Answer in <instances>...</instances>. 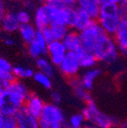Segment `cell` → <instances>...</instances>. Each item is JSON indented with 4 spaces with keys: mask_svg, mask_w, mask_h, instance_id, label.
Listing matches in <instances>:
<instances>
[{
    "mask_svg": "<svg viewBox=\"0 0 127 128\" xmlns=\"http://www.w3.org/2000/svg\"><path fill=\"white\" fill-rule=\"evenodd\" d=\"M6 99L0 110L4 116H14L19 110L23 108L30 91L27 86L20 80H14L4 88Z\"/></svg>",
    "mask_w": 127,
    "mask_h": 128,
    "instance_id": "1",
    "label": "cell"
},
{
    "mask_svg": "<svg viewBox=\"0 0 127 128\" xmlns=\"http://www.w3.org/2000/svg\"><path fill=\"white\" fill-rule=\"evenodd\" d=\"M121 20V9L118 4L103 2L100 4L97 22L106 34L113 36Z\"/></svg>",
    "mask_w": 127,
    "mask_h": 128,
    "instance_id": "2",
    "label": "cell"
},
{
    "mask_svg": "<svg viewBox=\"0 0 127 128\" xmlns=\"http://www.w3.org/2000/svg\"><path fill=\"white\" fill-rule=\"evenodd\" d=\"M40 128H68L65 113L59 105L46 103L38 118Z\"/></svg>",
    "mask_w": 127,
    "mask_h": 128,
    "instance_id": "3",
    "label": "cell"
},
{
    "mask_svg": "<svg viewBox=\"0 0 127 128\" xmlns=\"http://www.w3.org/2000/svg\"><path fill=\"white\" fill-rule=\"evenodd\" d=\"M86 122L98 128H112L117 124L116 118L101 111L92 100L88 102L81 112Z\"/></svg>",
    "mask_w": 127,
    "mask_h": 128,
    "instance_id": "4",
    "label": "cell"
},
{
    "mask_svg": "<svg viewBox=\"0 0 127 128\" xmlns=\"http://www.w3.org/2000/svg\"><path fill=\"white\" fill-rule=\"evenodd\" d=\"M92 54H94L100 62L111 64L118 59L119 51L113 36L105 34L95 44Z\"/></svg>",
    "mask_w": 127,
    "mask_h": 128,
    "instance_id": "5",
    "label": "cell"
},
{
    "mask_svg": "<svg viewBox=\"0 0 127 128\" xmlns=\"http://www.w3.org/2000/svg\"><path fill=\"white\" fill-rule=\"evenodd\" d=\"M105 34V31L102 30L97 20H94L87 28L79 33L82 48L87 52H92L95 44Z\"/></svg>",
    "mask_w": 127,
    "mask_h": 128,
    "instance_id": "6",
    "label": "cell"
},
{
    "mask_svg": "<svg viewBox=\"0 0 127 128\" xmlns=\"http://www.w3.org/2000/svg\"><path fill=\"white\" fill-rule=\"evenodd\" d=\"M80 68L81 66H80L79 59L74 52H68L59 66L60 73L70 79L78 76Z\"/></svg>",
    "mask_w": 127,
    "mask_h": 128,
    "instance_id": "7",
    "label": "cell"
},
{
    "mask_svg": "<svg viewBox=\"0 0 127 128\" xmlns=\"http://www.w3.org/2000/svg\"><path fill=\"white\" fill-rule=\"evenodd\" d=\"M94 22V20L87 12H86L80 8H73L71 22H70V27L74 31L80 33L86 28H87Z\"/></svg>",
    "mask_w": 127,
    "mask_h": 128,
    "instance_id": "8",
    "label": "cell"
},
{
    "mask_svg": "<svg viewBox=\"0 0 127 128\" xmlns=\"http://www.w3.org/2000/svg\"><path fill=\"white\" fill-rule=\"evenodd\" d=\"M48 43L46 41L41 32L38 30L35 39L27 44V50L30 56L33 59H38L46 54Z\"/></svg>",
    "mask_w": 127,
    "mask_h": 128,
    "instance_id": "9",
    "label": "cell"
},
{
    "mask_svg": "<svg viewBox=\"0 0 127 128\" xmlns=\"http://www.w3.org/2000/svg\"><path fill=\"white\" fill-rule=\"evenodd\" d=\"M67 52V49L62 41H52L47 44L46 54L49 55L50 60L54 66H60Z\"/></svg>",
    "mask_w": 127,
    "mask_h": 128,
    "instance_id": "10",
    "label": "cell"
},
{
    "mask_svg": "<svg viewBox=\"0 0 127 128\" xmlns=\"http://www.w3.org/2000/svg\"><path fill=\"white\" fill-rule=\"evenodd\" d=\"M48 10H49L50 18H51L52 24H59V25L70 27V22H71L73 8L63 7L60 8V9L48 8Z\"/></svg>",
    "mask_w": 127,
    "mask_h": 128,
    "instance_id": "11",
    "label": "cell"
},
{
    "mask_svg": "<svg viewBox=\"0 0 127 128\" xmlns=\"http://www.w3.org/2000/svg\"><path fill=\"white\" fill-rule=\"evenodd\" d=\"M118 51L127 55V19L123 18L113 36Z\"/></svg>",
    "mask_w": 127,
    "mask_h": 128,
    "instance_id": "12",
    "label": "cell"
},
{
    "mask_svg": "<svg viewBox=\"0 0 127 128\" xmlns=\"http://www.w3.org/2000/svg\"><path fill=\"white\" fill-rule=\"evenodd\" d=\"M33 22L34 26L36 27L38 30H41L44 28H47L52 24L49 10L44 4H41L35 9L33 15Z\"/></svg>",
    "mask_w": 127,
    "mask_h": 128,
    "instance_id": "13",
    "label": "cell"
},
{
    "mask_svg": "<svg viewBox=\"0 0 127 128\" xmlns=\"http://www.w3.org/2000/svg\"><path fill=\"white\" fill-rule=\"evenodd\" d=\"M44 102L41 97L36 94H31L27 99L24 108L31 116L38 118L41 115L43 108L44 107Z\"/></svg>",
    "mask_w": 127,
    "mask_h": 128,
    "instance_id": "14",
    "label": "cell"
},
{
    "mask_svg": "<svg viewBox=\"0 0 127 128\" xmlns=\"http://www.w3.org/2000/svg\"><path fill=\"white\" fill-rule=\"evenodd\" d=\"M15 118L18 123V128H40L38 118L31 116L24 107L18 110Z\"/></svg>",
    "mask_w": 127,
    "mask_h": 128,
    "instance_id": "15",
    "label": "cell"
},
{
    "mask_svg": "<svg viewBox=\"0 0 127 128\" xmlns=\"http://www.w3.org/2000/svg\"><path fill=\"white\" fill-rule=\"evenodd\" d=\"M70 86H71L72 90H73L74 94H75L76 97L78 100L86 102V103H87L88 102L92 100L89 91L86 90V88H84V86L82 84L81 79L78 78V76L70 78Z\"/></svg>",
    "mask_w": 127,
    "mask_h": 128,
    "instance_id": "16",
    "label": "cell"
},
{
    "mask_svg": "<svg viewBox=\"0 0 127 128\" xmlns=\"http://www.w3.org/2000/svg\"><path fill=\"white\" fill-rule=\"evenodd\" d=\"M20 26V23L19 22L18 19H17L16 12H6L0 28H2V30L4 32L11 34V33H14V32L18 31Z\"/></svg>",
    "mask_w": 127,
    "mask_h": 128,
    "instance_id": "17",
    "label": "cell"
},
{
    "mask_svg": "<svg viewBox=\"0 0 127 128\" xmlns=\"http://www.w3.org/2000/svg\"><path fill=\"white\" fill-rule=\"evenodd\" d=\"M100 3L97 0H76L78 8L87 12L94 20H97L100 12Z\"/></svg>",
    "mask_w": 127,
    "mask_h": 128,
    "instance_id": "18",
    "label": "cell"
},
{
    "mask_svg": "<svg viewBox=\"0 0 127 128\" xmlns=\"http://www.w3.org/2000/svg\"><path fill=\"white\" fill-rule=\"evenodd\" d=\"M62 42L64 44L68 52H76L79 48L82 47L79 33L74 31V30L68 32L67 35L62 40Z\"/></svg>",
    "mask_w": 127,
    "mask_h": 128,
    "instance_id": "19",
    "label": "cell"
},
{
    "mask_svg": "<svg viewBox=\"0 0 127 128\" xmlns=\"http://www.w3.org/2000/svg\"><path fill=\"white\" fill-rule=\"evenodd\" d=\"M76 54L78 55V59H79L81 68H86V70H90V68H95L98 60L94 56V54L84 50L83 48L81 47L76 52Z\"/></svg>",
    "mask_w": 127,
    "mask_h": 128,
    "instance_id": "20",
    "label": "cell"
},
{
    "mask_svg": "<svg viewBox=\"0 0 127 128\" xmlns=\"http://www.w3.org/2000/svg\"><path fill=\"white\" fill-rule=\"evenodd\" d=\"M101 75V70L99 68H92L90 70H86L84 72L82 76L80 78L82 84L86 90L90 91L92 89L96 79Z\"/></svg>",
    "mask_w": 127,
    "mask_h": 128,
    "instance_id": "21",
    "label": "cell"
},
{
    "mask_svg": "<svg viewBox=\"0 0 127 128\" xmlns=\"http://www.w3.org/2000/svg\"><path fill=\"white\" fill-rule=\"evenodd\" d=\"M12 68L14 67L9 60L0 57V78L6 86L15 80V76L12 73Z\"/></svg>",
    "mask_w": 127,
    "mask_h": 128,
    "instance_id": "22",
    "label": "cell"
},
{
    "mask_svg": "<svg viewBox=\"0 0 127 128\" xmlns=\"http://www.w3.org/2000/svg\"><path fill=\"white\" fill-rule=\"evenodd\" d=\"M38 30L34 26V24L28 23V24H22L19 28V34L22 39L23 40V42L25 44H28L31 43L36 36Z\"/></svg>",
    "mask_w": 127,
    "mask_h": 128,
    "instance_id": "23",
    "label": "cell"
},
{
    "mask_svg": "<svg viewBox=\"0 0 127 128\" xmlns=\"http://www.w3.org/2000/svg\"><path fill=\"white\" fill-rule=\"evenodd\" d=\"M36 64L38 68V71L42 72L43 74L47 75L50 78H52L54 75V72H55V68L54 67L55 66L52 63V62L49 59L42 56L40 58L36 59Z\"/></svg>",
    "mask_w": 127,
    "mask_h": 128,
    "instance_id": "24",
    "label": "cell"
},
{
    "mask_svg": "<svg viewBox=\"0 0 127 128\" xmlns=\"http://www.w3.org/2000/svg\"><path fill=\"white\" fill-rule=\"evenodd\" d=\"M12 73L15 78L22 81L23 79H28V78H33L35 72L31 68H28V67L15 66L12 68Z\"/></svg>",
    "mask_w": 127,
    "mask_h": 128,
    "instance_id": "25",
    "label": "cell"
},
{
    "mask_svg": "<svg viewBox=\"0 0 127 128\" xmlns=\"http://www.w3.org/2000/svg\"><path fill=\"white\" fill-rule=\"evenodd\" d=\"M50 30L52 32L54 41H62L64 38V36L67 35L68 32L70 31L68 27L59 25V24H51Z\"/></svg>",
    "mask_w": 127,
    "mask_h": 128,
    "instance_id": "26",
    "label": "cell"
},
{
    "mask_svg": "<svg viewBox=\"0 0 127 128\" xmlns=\"http://www.w3.org/2000/svg\"><path fill=\"white\" fill-rule=\"evenodd\" d=\"M33 79L38 83L39 86H41L42 87L46 88V89H51L52 87V78L48 76L47 75L43 74L40 71H36L34 73Z\"/></svg>",
    "mask_w": 127,
    "mask_h": 128,
    "instance_id": "27",
    "label": "cell"
},
{
    "mask_svg": "<svg viewBox=\"0 0 127 128\" xmlns=\"http://www.w3.org/2000/svg\"><path fill=\"white\" fill-rule=\"evenodd\" d=\"M86 124V119L82 113H75L68 120V126L71 128H83Z\"/></svg>",
    "mask_w": 127,
    "mask_h": 128,
    "instance_id": "28",
    "label": "cell"
},
{
    "mask_svg": "<svg viewBox=\"0 0 127 128\" xmlns=\"http://www.w3.org/2000/svg\"><path fill=\"white\" fill-rule=\"evenodd\" d=\"M16 16H17V19H18L20 25H22V24L30 23V22H31V20H32L31 14H30V11L26 10V9L19 10L18 12H16Z\"/></svg>",
    "mask_w": 127,
    "mask_h": 128,
    "instance_id": "29",
    "label": "cell"
},
{
    "mask_svg": "<svg viewBox=\"0 0 127 128\" xmlns=\"http://www.w3.org/2000/svg\"><path fill=\"white\" fill-rule=\"evenodd\" d=\"M43 4L47 6L48 8H51V9H60V8L67 7L64 6L60 0H46Z\"/></svg>",
    "mask_w": 127,
    "mask_h": 128,
    "instance_id": "30",
    "label": "cell"
},
{
    "mask_svg": "<svg viewBox=\"0 0 127 128\" xmlns=\"http://www.w3.org/2000/svg\"><path fill=\"white\" fill-rule=\"evenodd\" d=\"M3 128H18V123L14 116H6Z\"/></svg>",
    "mask_w": 127,
    "mask_h": 128,
    "instance_id": "31",
    "label": "cell"
},
{
    "mask_svg": "<svg viewBox=\"0 0 127 128\" xmlns=\"http://www.w3.org/2000/svg\"><path fill=\"white\" fill-rule=\"evenodd\" d=\"M39 31L41 32V34L43 35L44 38L46 39V41L48 43V44L54 41V38H52V32H51V30H50V26H49V27H47V28H43V30H39Z\"/></svg>",
    "mask_w": 127,
    "mask_h": 128,
    "instance_id": "32",
    "label": "cell"
},
{
    "mask_svg": "<svg viewBox=\"0 0 127 128\" xmlns=\"http://www.w3.org/2000/svg\"><path fill=\"white\" fill-rule=\"evenodd\" d=\"M51 100H52V103L56 104V105H59V104L62 102V97L60 95V92H52L51 94Z\"/></svg>",
    "mask_w": 127,
    "mask_h": 128,
    "instance_id": "33",
    "label": "cell"
},
{
    "mask_svg": "<svg viewBox=\"0 0 127 128\" xmlns=\"http://www.w3.org/2000/svg\"><path fill=\"white\" fill-rule=\"evenodd\" d=\"M6 14V11L4 3L3 2V0H0V27H1V23H2V20L4 19Z\"/></svg>",
    "mask_w": 127,
    "mask_h": 128,
    "instance_id": "34",
    "label": "cell"
},
{
    "mask_svg": "<svg viewBox=\"0 0 127 128\" xmlns=\"http://www.w3.org/2000/svg\"><path fill=\"white\" fill-rule=\"evenodd\" d=\"M60 1L67 7L74 8V6H76V0H60Z\"/></svg>",
    "mask_w": 127,
    "mask_h": 128,
    "instance_id": "35",
    "label": "cell"
},
{
    "mask_svg": "<svg viewBox=\"0 0 127 128\" xmlns=\"http://www.w3.org/2000/svg\"><path fill=\"white\" fill-rule=\"evenodd\" d=\"M25 6H26V10H35V3L33 2V0H27Z\"/></svg>",
    "mask_w": 127,
    "mask_h": 128,
    "instance_id": "36",
    "label": "cell"
},
{
    "mask_svg": "<svg viewBox=\"0 0 127 128\" xmlns=\"http://www.w3.org/2000/svg\"><path fill=\"white\" fill-rule=\"evenodd\" d=\"M120 9H121L122 19L123 18L127 19V4H121L120 6Z\"/></svg>",
    "mask_w": 127,
    "mask_h": 128,
    "instance_id": "37",
    "label": "cell"
},
{
    "mask_svg": "<svg viewBox=\"0 0 127 128\" xmlns=\"http://www.w3.org/2000/svg\"><path fill=\"white\" fill-rule=\"evenodd\" d=\"M4 43L6 44V46H14V40L12 39L11 36H6V38H4Z\"/></svg>",
    "mask_w": 127,
    "mask_h": 128,
    "instance_id": "38",
    "label": "cell"
},
{
    "mask_svg": "<svg viewBox=\"0 0 127 128\" xmlns=\"http://www.w3.org/2000/svg\"><path fill=\"white\" fill-rule=\"evenodd\" d=\"M4 99H6V94H4V89L0 88V107L2 106L4 102Z\"/></svg>",
    "mask_w": 127,
    "mask_h": 128,
    "instance_id": "39",
    "label": "cell"
},
{
    "mask_svg": "<svg viewBox=\"0 0 127 128\" xmlns=\"http://www.w3.org/2000/svg\"><path fill=\"white\" fill-rule=\"evenodd\" d=\"M4 118L6 116H4L1 110H0V128H3V126H4Z\"/></svg>",
    "mask_w": 127,
    "mask_h": 128,
    "instance_id": "40",
    "label": "cell"
},
{
    "mask_svg": "<svg viewBox=\"0 0 127 128\" xmlns=\"http://www.w3.org/2000/svg\"><path fill=\"white\" fill-rule=\"evenodd\" d=\"M103 2L112 3V4H119L120 0H103Z\"/></svg>",
    "mask_w": 127,
    "mask_h": 128,
    "instance_id": "41",
    "label": "cell"
},
{
    "mask_svg": "<svg viewBox=\"0 0 127 128\" xmlns=\"http://www.w3.org/2000/svg\"><path fill=\"white\" fill-rule=\"evenodd\" d=\"M6 86H6V84H4V82H3L2 80H1V78H0V88H2V89H4V88H6Z\"/></svg>",
    "mask_w": 127,
    "mask_h": 128,
    "instance_id": "42",
    "label": "cell"
},
{
    "mask_svg": "<svg viewBox=\"0 0 127 128\" xmlns=\"http://www.w3.org/2000/svg\"><path fill=\"white\" fill-rule=\"evenodd\" d=\"M121 128H127V120H124L121 123Z\"/></svg>",
    "mask_w": 127,
    "mask_h": 128,
    "instance_id": "43",
    "label": "cell"
},
{
    "mask_svg": "<svg viewBox=\"0 0 127 128\" xmlns=\"http://www.w3.org/2000/svg\"><path fill=\"white\" fill-rule=\"evenodd\" d=\"M86 128H98V127H96V126H92V124H87V126H86Z\"/></svg>",
    "mask_w": 127,
    "mask_h": 128,
    "instance_id": "44",
    "label": "cell"
},
{
    "mask_svg": "<svg viewBox=\"0 0 127 128\" xmlns=\"http://www.w3.org/2000/svg\"><path fill=\"white\" fill-rule=\"evenodd\" d=\"M38 1H39L40 3H42V4H43L44 3V1H46V0H38Z\"/></svg>",
    "mask_w": 127,
    "mask_h": 128,
    "instance_id": "45",
    "label": "cell"
},
{
    "mask_svg": "<svg viewBox=\"0 0 127 128\" xmlns=\"http://www.w3.org/2000/svg\"><path fill=\"white\" fill-rule=\"evenodd\" d=\"M124 2H125V0H120V3H122V4H124Z\"/></svg>",
    "mask_w": 127,
    "mask_h": 128,
    "instance_id": "46",
    "label": "cell"
},
{
    "mask_svg": "<svg viewBox=\"0 0 127 128\" xmlns=\"http://www.w3.org/2000/svg\"><path fill=\"white\" fill-rule=\"evenodd\" d=\"M97 1L100 3V4H102V3H103V0H97Z\"/></svg>",
    "mask_w": 127,
    "mask_h": 128,
    "instance_id": "47",
    "label": "cell"
},
{
    "mask_svg": "<svg viewBox=\"0 0 127 128\" xmlns=\"http://www.w3.org/2000/svg\"><path fill=\"white\" fill-rule=\"evenodd\" d=\"M127 4V0H125V2H124V4Z\"/></svg>",
    "mask_w": 127,
    "mask_h": 128,
    "instance_id": "48",
    "label": "cell"
},
{
    "mask_svg": "<svg viewBox=\"0 0 127 128\" xmlns=\"http://www.w3.org/2000/svg\"><path fill=\"white\" fill-rule=\"evenodd\" d=\"M12 1H22V0H12Z\"/></svg>",
    "mask_w": 127,
    "mask_h": 128,
    "instance_id": "49",
    "label": "cell"
},
{
    "mask_svg": "<svg viewBox=\"0 0 127 128\" xmlns=\"http://www.w3.org/2000/svg\"><path fill=\"white\" fill-rule=\"evenodd\" d=\"M68 128H71V127H68Z\"/></svg>",
    "mask_w": 127,
    "mask_h": 128,
    "instance_id": "50",
    "label": "cell"
}]
</instances>
